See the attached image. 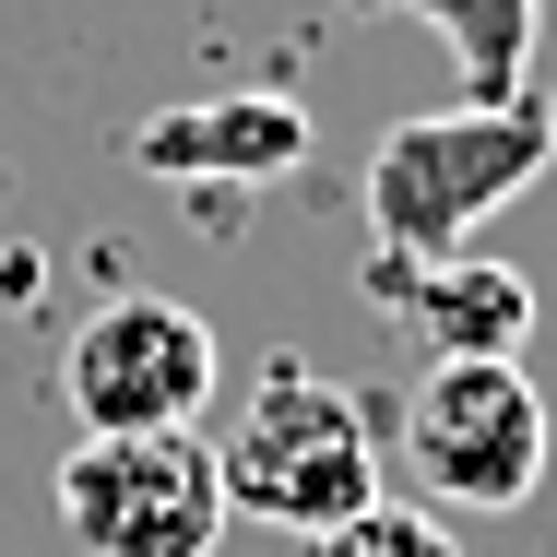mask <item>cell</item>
<instances>
[{
  "label": "cell",
  "mask_w": 557,
  "mask_h": 557,
  "mask_svg": "<svg viewBox=\"0 0 557 557\" xmlns=\"http://www.w3.org/2000/svg\"><path fill=\"white\" fill-rule=\"evenodd\" d=\"M380 297H392V321L428 356H522V333H534V273L474 261V249H450V261H380Z\"/></svg>",
  "instance_id": "cell-7"
},
{
  "label": "cell",
  "mask_w": 557,
  "mask_h": 557,
  "mask_svg": "<svg viewBox=\"0 0 557 557\" xmlns=\"http://www.w3.org/2000/svg\"><path fill=\"white\" fill-rule=\"evenodd\" d=\"M321 119L297 108L285 84H249V96H202V108H166L131 131V166L143 178H178V190H261L285 166H309Z\"/></svg>",
  "instance_id": "cell-6"
},
{
  "label": "cell",
  "mask_w": 557,
  "mask_h": 557,
  "mask_svg": "<svg viewBox=\"0 0 557 557\" xmlns=\"http://www.w3.org/2000/svg\"><path fill=\"white\" fill-rule=\"evenodd\" d=\"M60 534L84 557H214L225 546V486L190 428L154 440H72L60 462Z\"/></svg>",
  "instance_id": "cell-5"
},
{
  "label": "cell",
  "mask_w": 557,
  "mask_h": 557,
  "mask_svg": "<svg viewBox=\"0 0 557 557\" xmlns=\"http://www.w3.org/2000/svg\"><path fill=\"white\" fill-rule=\"evenodd\" d=\"M309 557H462V534H450V510H428V498H368L356 522H333V534H309Z\"/></svg>",
  "instance_id": "cell-9"
},
{
  "label": "cell",
  "mask_w": 557,
  "mask_h": 557,
  "mask_svg": "<svg viewBox=\"0 0 557 557\" xmlns=\"http://www.w3.org/2000/svg\"><path fill=\"white\" fill-rule=\"evenodd\" d=\"M214 486H225V522H273V534H333L380 498V440H368V404L321 380L309 356H273L237 404V428L214 450Z\"/></svg>",
  "instance_id": "cell-2"
},
{
  "label": "cell",
  "mask_w": 557,
  "mask_h": 557,
  "mask_svg": "<svg viewBox=\"0 0 557 557\" xmlns=\"http://www.w3.org/2000/svg\"><path fill=\"white\" fill-rule=\"evenodd\" d=\"M404 12L450 48V72H462L474 108L522 96V72H534V0H404Z\"/></svg>",
  "instance_id": "cell-8"
},
{
  "label": "cell",
  "mask_w": 557,
  "mask_h": 557,
  "mask_svg": "<svg viewBox=\"0 0 557 557\" xmlns=\"http://www.w3.org/2000/svg\"><path fill=\"white\" fill-rule=\"evenodd\" d=\"M546 166H557V108H534V96L474 108V96H462V108L392 119V131L368 143L356 202H368L380 261H450L474 225L498 214V202H522Z\"/></svg>",
  "instance_id": "cell-1"
},
{
  "label": "cell",
  "mask_w": 557,
  "mask_h": 557,
  "mask_svg": "<svg viewBox=\"0 0 557 557\" xmlns=\"http://www.w3.org/2000/svg\"><path fill=\"white\" fill-rule=\"evenodd\" d=\"M202 404H214V321L154 285L96 297L60 344V416L84 440H154V428H190Z\"/></svg>",
  "instance_id": "cell-4"
},
{
  "label": "cell",
  "mask_w": 557,
  "mask_h": 557,
  "mask_svg": "<svg viewBox=\"0 0 557 557\" xmlns=\"http://www.w3.org/2000/svg\"><path fill=\"white\" fill-rule=\"evenodd\" d=\"M404 474L428 510H522L546 486V392L522 356H428L404 392Z\"/></svg>",
  "instance_id": "cell-3"
}]
</instances>
